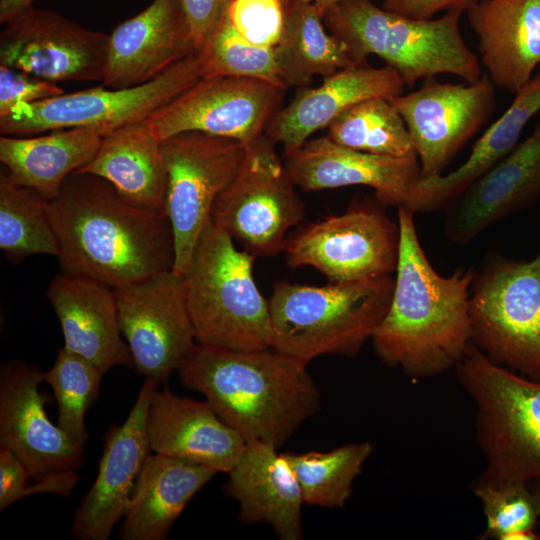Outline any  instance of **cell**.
Here are the masks:
<instances>
[{"label":"cell","instance_id":"6da1fadb","mask_svg":"<svg viewBox=\"0 0 540 540\" xmlns=\"http://www.w3.org/2000/svg\"><path fill=\"white\" fill-rule=\"evenodd\" d=\"M48 211L63 273L117 288L173 268L167 216L129 203L101 177L73 172Z\"/></svg>","mask_w":540,"mask_h":540},{"label":"cell","instance_id":"7a4b0ae2","mask_svg":"<svg viewBox=\"0 0 540 540\" xmlns=\"http://www.w3.org/2000/svg\"><path fill=\"white\" fill-rule=\"evenodd\" d=\"M399 258L389 308L371 341L378 358L412 380L454 369L472 345L470 288L476 271L442 276L419 241L414 214L398 207Z\"/></svg>","mask_w":540,"mask_h":540},{"label":"cell","instance_id":"3957f363","mask_svg":"<svg viewBox=\"0 0 540 540\" xmlns=\"http://www.w3.org/2000/svg\"><path fill=\"white\" fill-rule=\"evenodd\" d=\"M307 365L272 348L237 351L197 342L176 371L246 443L278 448L321 407Z\"/></svg>","mask_w":540,"mask_h":540},{"label":"cell","instance_id":"277c9868","mask_svg":"<svg viewBox=\"0 0 540 540\" xmlns=\"http://www.w3.org/2000/svg\"><path fill=\"white\" fill-rule=\"evenodd\" d=\"M462 13L455 9L436 19L418 20L379 8L371 0H339L325 10L323 22L355 64L376 55L411 89L440 74L466 83L482 77L480 60L460 32Z\"/></svg>","mask_w":540,"mask_h":540},{"label":"cell","instance_id":"5b68a950","mask_svg":"<svg viewBox=\"0 0 540 540\" xmlns=\"http://www.w3.org/2000/svg\"><path fill=\"white\" fill-rule=\"evenodd\" d=\"M391 275L323 286L279 281L269 301L271 348L309 363L354 357L371 339L392 298Z\"/></svg>","mask_w":540,"mask_h":540},{"label":"cell","instance_id":"8992f818","mask_svg":"<svg viewBox=\"0 0 540 540\" xmlns=\"http://www.w3.org/2000/svg\"><path fill=\"white\" fill-rule=\"evenodd\" d=\"M255 258L210 220L183 275L198 343L237 351L271 348L269 301L254 279Z\"/></svg>","mask_w":540,"mask_h":540},{"label":"cell","instance_id":"52a82bcc","mask_svg":"<svg viewBox=\"0 0 540 540\" xmlns=\"http://www.w3.org/2000/svg\"><path fill=\"white\" fill-rule=\"evenodd\" d=\"M454 369L475 405V436L485 458L477 479L540 480V380L494 363L473 343Z\"/></svg>","mask_w":540,"mask_h":540},{"label":"cell","instance_id":"ba28073f","mask_svg":"<svg viewBox=\"0 0 540 540\" xmlns=\"http://www.w3.org/2000/svg\"><path fill=\"white\" fill-rule=\"evenodd\" d=\"M472 343L494 363L540 380V251L531 260L489 254L470 288Z\"/></svg>","mask_w":540,"mask_h":540},{"label":"cell","instance_id":"9c48e42d","mask_svg":"<svg viewBox=\"0 0 540 540\" xmlns=\"http://www.w3.org/2000/svg\"><path fill=\"white\" fill-rule=\"evenodd\" d=\"M201 78L194 53L143 85L122 89L101 85L18 105L0 117V133L33 136L91 127L105 135L119 127L147 120Z\"/></svg>","mask_w":540,"mask_h":540},{"label":"cell","instance_id":"30bf717a","mask_svg":"<svg viewBox=\"0 0 540 540\" xmlns=\"http://www.w3.org/2000/svg\"><path fill=\"white\" fill-rule=\"evenodd\" d=\"M385 208L374 195L356 198L345 212L302 226L286 239L288 265L311 266L335 283L395 273L400 230Z\"/></svg>","mask_w":540,"mask_h":540},{"label":"cell","instance_id":"8fae6325","mask_svg":"<svg viewBox=\"0 0 540 540\" xmlns=\"http://www.w3.org/2000/svg\"><path fill=\"white\" fill-rule=\"evenodd\" d=\"M43 372L22 360L0 369V448L15 454L34 481L29 495L53 493L69 497L80 480L84 448L48 418L39 387Z\"/></svg>","mask_w":540,"mask_h":540},{"label":"cell","instance_id":"7c38bea8","mask_svg":"<svg viewBox=\"0 0 540 540\" xmlns=\"http://www.w3.org/2000/svg\"><path fill=\"white\" fill-rule=\"evenodd\" d=\"M167 170L165 212L174 238L172 270L184 275L218 196L246 155L239 141L190 131L162 141Z\"/></svg>","mask_w":540,"mask_h":540},{"label":"cell","instance_id":"4fadbf2b","mask_svg":"<svg viewBox=\"0 0 540 540\" xmlns=\"http://www.w3.org/2000/svg\"><path fill=\"white\" fill-rule=\"evenodd\" d=\"M275 146L266 135L246 146L238 173L211 213V220L255 257L283 252L288 231L305 215Z\"/></svg>","mask_w":540,"mask_h":540},{"label":"cell","instance_id":"5bb4252c","mask_svg":"<svg viewBox=\"0 0 540 540\" xmlns=\"http://www.w3.org/2000/svg\"><path fill=\"white\" fill-rule=\"evenodd\" d=\"M285 90L257 78H201L147 122L161 141L196 131L248 146L265 135L281 108Z\"/></svg>","mask_w":540,"mask_h":540},{"label":"cell","instance_id":"9a60e30c","mask_svg":"<svg viewBox=\"0 0 540 540\" xmlns=\"http://www.w3.org/2000/svg\"><path fill=\"white\" fill-rule=\"evenodd\" d=\"M112 289L134 368L165 384L197 343L183 276L167 270Z\"/></svg>","mask_w":540,"mask_h":540},{"label":"cell","instance_id":"2e32d148","mask_svg":"<svg viewBox=\"0 0 540 540\" xmlns=\"http://www.w3.org/2000/svg\"><path fill=\"white\" fill-rule=\"evenodd\" d=\"M389 100L410 133L421 179L443 175L459 151L487 123L496 105L495 86L487 74L466 84L428 79L416 91Z\"/></svg>","mask_w":540,"mask_h":540},{"label":"cell","instance_id":"e0dca14e","mask_svg":"<svg viewBox=\"0 0 540 540\" xmlns=\"http://www.w3.org/2000/svg\"><path fill=\"white\" fill-rule=\"evenodd\" d=\"M108 34L30 6L4 23L0 65L53 82H102Z\"/></svg>","mask_w":540,"mask_h":540},{"label":"cell","instance_id":"ac0fdd59","mask_svg":"<svg viewBox=\"0 0 540 540\" xmlns=\"http://www.w3.org/2000/svg\"><path fill=\"white\" fill-rule=\"evenodd\" d=\"M157 386L155 381L145 378L126 420L107 434L96 479L74 516V539L107 540L124 517L137 478L152 451L147 413Z\"/></svg>","mask_w":540,"mask_h":540},{"label":"cell","instance_id":"d6986e66","mask_svg":"<svg viewBox=\"0 0 540 540\" xmlns=\"http://www.w3.org/2000/svg\"><path fill=\"white\" fill-rule=\"evenodd\" d=\"M284 167L306 192L363 185L384 206L404 207L421 179L417 157L381 156L342 147L327 136L284 153Z\"/></svg>","mask_w":540,"mask_h":540},{"label":"cell","instance_id":"ffe728a7","mask_svg":"<svg viewBox=\"0 0 540 540\" xmlns=\"http://www.w3.org/2000/svg\"><path fill=\"white\" fill-rule=\"evenodd\" d=\"M194 53L180 0H153L108 35L101 84L113 89L143 85Z\"/></svg>","mask_w":540,"mask_h":540},{"label":"cell","instance_id":"44dd1931","mask_svg":"<svg viewBox=\"0 0 540 540\" xmlns=\"http://www.w3.org/2000/svg\"><path fill=\"white\" fill-rule=\"evenodd\" d=\"M540 195V121L533 132L445 208L444 230L466 245L501 219L531 206Z\"/></svg>","mask_w":540,"mask_h":540},{"label":"cell","instance_id":"7402d4cb","mask_svg":"<svg viewBox=\"0 0 540 540\" xmlns=\"http://www.w3.org/2000/svg\"><path fill=\"white\" fill-rule=\"evenodd\" d=\"M147 434L157 454L190 461L216 473H228L246 442L224 423L210 404L180 397L168 388L153 391Z\"/></svg>","mask_w":540,"mask_h":540},{"label":"cell","instance_id":"603a6c76","mask_svg":"<svg viewBox=\"0 0 540 540\" xmlns=\"http://www.w3.org/2000/svg\"><path fill=\"white\" fill-rule=\"evenodd\" d=\"M405 87L400 75L387 65L354 64L325 77L316 88L300 89L275 114L265 135L282 145L284 153L293 151L353 105L372 98L391 99Z\"/></svg>","mask_w":540,"mask_h":540},{"label":"cell","instance_id":"cb8c5ba5","mask_svg":"<svg viewBox=\"0 0 540 540\" xmlns=\"http://www.w3.org/2000/svg\"><path fill=\"white\" fill-rule=\"evenodd\" d=\"M46 294L59 320L66 349L104 374L115 366L134 367L129 346L122 338L111 287L62 272L51 280Z\"/></svg>","mask_w":540,"mask_h":540},{"label":"cell","instance_id":"d4e9b609","mask_svg":"<svg viewBox=\"0 0 540 540\" xmlns=\"http://www.w3.org/2000/svg\"><path fill=\"white\" fill-rule=\"evenodd\" d=\"M466 12L487 76L514 95L540 65V0H479Z\"/></svg>","mask_w":540,"mask_h":540},{"label":"cell","instance_id":"484cf974","mask_svg":"<svg viewBox=\"0 0 540 540\" xmlns=\"http://www.w3.org/2000/svg\"><path fill=\"white\" fill-rule=\"evenodd\" d=\"M271 443L252 441L227 473L226 495L239 503L244 524L265 522L279 539L303 538L301 487L290 464Z\"/></svg>","mask_w":540,"mask_h":540},{"label":"cell","instance_id":"4316f807","mask_svg":"<svg viewBox=\"0 0 540 540\" xmlns=\"http://www.w3.org/2000/svg\"><path fill=\"white\" fill-rule=\"evenodd\" d=\"M77 172L101 177L129 203L166 216L167 170L162 141L147 120L103 135L93 158Z\"/></svg>","mask_w":540,"mask_h":540},{"label":"cell","instance_id":"83f0119b","mask_svg":"<svg viewBox=\"0 0 540 540\" xmlns=\"http://www.w3.org/2000/svg\"><path fill=\"white\" fill-rule=\"evenodd\" d=\"M539 111L540 70L514 94L510 106L485 130L466 161L450 173L420 179L404 207L413 213L445 209L515 148Z\"/></svg>","mask_w":540,"mask_h":540},{"label":"cell","instance_id":"f1b7e54d","mask_svg":"<svg viewBox=\"0 0 540 540\" xmlns=\"http://www.w3.org/2000/svg\"><path fill=\"white\" fill-rule=\"evenodd\" d=\"M215 471L182 459L149 455L124 514L123 540H164L174 522Z\"/></svg>","mask_w":540,"mask_h":540},{"label":"cell","instance_id":"f546056e","mask_svg":"<svg viewBox=\"0 0 540 540\" xmlns=\"http://www.w3.org/2000/svg\"><path fill=\"white\" fill-rule=\"evenodd\" d=\"M103 133L77 127L33 136L0 137V161L16 183L29 187L48 202L55 199L67 177L97 152Z\"/></svg>","mask_w":540,"mask_h":540},{"label":"cell","instance_id":"4dcf8cb0","mask_svg":"<svg viewBox=\"0 0 540 540\" xmlns=\"http://www.w3.org/2000/svg\"><path fill=\"white\" fill-rule=\"evenodd\" d=\"M279 74L286 85L304 88L354 65L346 46L326 31L314 0H290L284 7L280 38L273 47Z\"/></svg>","mask_w":540,"mask_h":540},{"label":"cell","instance_id":"1f68e13d","mask_svg":"<svg viewBox=\"0 0 540 540\" xmlns=\"http://www.w3.org/2000/svg\"><path fill=\"white\" fill-rule=\"evenodd\" d=\"M0 249L11 261L28 256L58 255L48 201L35 190L0 174Z\"/></svg>","mask_w":540,"mask_h":540},{"label":"cell","instance_id":"d6a6232c","mask_svg":"<svg viewBox=\"0 0 540 540\" xmlns=\"http://www.w3.org/2000/svg\"><path fill=\"white\" fill-rule=\"evenodd\" d=\"M374 450L369 441L348 443L328 452L284 453L301 487L304 503L342 508L353 482Z\"/></svg>","mask_w":540,"mask_h":540},{"label":"cell","instance_id":"836d02e7","mask_svg":"<svg viewBox=\"0 0 540 540\" xmlns=\"http://www.w3.org/2000/svg\"><path fill=\"white\" fill-rule=\"evenodd\" d=\"M327 128L326 136L345 148L396 158L417 157L407 126L389 99L357 103Z\"/></svg>","mask_w":540,"mask_h":540},{"label":"cell","instance_id":"e575fe53","mask_svg":"<svg viewBox=\"0 0 540 540\" xmlns=\"http://www.w3.org/2000/svg\"><path fill=\"white\" fill-rule=\"evenodd\" d=\"M104 373L82 356L59 349L43 382L52 388L58 407L57 425L75 443L85 446L87 410L99 396Z\"/></svg>","mask_w":540,"mask_h":540},{"label":"cell","instance_id":"d590c367","mask_svg":"<svg viewBox=\"0 0 540 540\" xmlns=\"http://www.w3.org/2000/svg\"><path fill=\"white\" fill-rule=\"evenodd\" d=\"M202 78L238 76L262 79L287 88L278 70L274 49L244 39L229 15L196 52Z\"/></svg>","mask_w":540,"mask_h":540},{"label":"cell","instance_id":"8d00e7d4","mask_svg":"<svg viewBox=\"0 0 540 540\" xmlns=\"http://www.w3.org/2000/svg\"><path fill=\"white\" fill-rule=\"evenodd\" d=\"M471 490L481 502L486 518L481 539L504 540L516 531L535 530L538 517L528 484H494L475 479Z\"/></svg>","mask_w":540,"mask_h":540},{"label":"cell","instance_id":"74e56055","mask_svg":"<svg viewBox=\"0 0 540 540\" xmlns=\"http://www.w3.org/2000/svg\"><path fill=\"white\" fill-rule=\"evenodd\" d=\"M229 19L251 44L273 48L282 32L284 5L280 0H234Z\"/></svg>","mask_w":540,"mask_h":540},{"label":"cell","instance_id":"f35d334b","mask_svg":"<svg viewBox=\"0 0 540 540\" xmlns=\"http://www.w3.org/2000/svg\"><path fill=\"white\" fill-rule=\"evenodd\" d=\"M63 93L57 83L0 65V117L18 105L43 101Z\"/></svg>","mask_w":540,"mask_h":540},{"label":"cell","instance_id":"ab89813d","mask_svg":"<svg viewBox=\"0 0 540 540\" xmlns=\"http://www.w3.org/2000/svg\"><path fill=\"white\" fill-rule=\"evenodd\" d=\"M234 0H180L190 26L195 51L228 17Z\"/></svg>","mask_w":540,"mask_h":540},{"label":"cell","instance_id":"60d3db41","mask_svg":"<svg viewBox=\"0 0 540 540\" xmlns=\"http://www.w3.org/2000/svg\"><path fill=\"white\" fill-rule=\"evenodd\" d=\"M30 473L11 451L0 448V510L25 497Z\"/></svg>","mask_w":540,"mask_h":540},{"label":"cell","instance_id":"b9f144b4","mask_svg":"<svg viewBox=\"0 0 540 540\" xmlns=\"http://www.w3.org/2000/svg\"><path fill=\"white\" fill-rule=\"evenodd\" d=\"M479 0H384L385 10L418 20L432 19L440 11H466Z\"/></svg>","mask_w":540,"mask_h":540},{"label":"cell","instance_id":"7bdbcfd3","mask_svg":"<svg viewBox=\"0 0 540 540\" xmlns=\"http://www.w3.org/2000/svg\"><path fill=\"white\" fill-rule=\"evenodd\" d=\"M35 0H0V22L6 23L11 18L33 6Z\"/></svg>","mask_w":540,"mask_h":540},{"label":"cell","instance_id":"ee69618b","mask_svg":"<svg viewBox=\"0 0 540 540\" xmlns=\"http://www.w3.org/2000/svg\"><path fill=\"white\" fill-rule=\"evenodd\" d=\"M530 490L532 492L534 503L536 507L538 525L540 526V480L532 481L529 484Z\"/></svg>","mask_w":540,"mask_h":540},{"label":"cell","instance_id":"f6af8a7d","mask_svg":"<svg viewBox=\"0 0 540 540\" xmlns=\"http://www.w3.org/2000/svg\"><path fill=\"white\" fill-rule=\"evenodd\" d=\"M339 0H314L317 8L323 15L326 9H328L330 6H332L334 3H336Z\"/></svg>","mask_w":540,"mask_h":540},{"label":"cell","instance_id":"bcb514c9","mask_svg":"<svg viewBox=\"0 0 540 540\" xmlns=\"http://www.w3.org/2000/svg\"><path fill=\"white\" fill-rule=\"evenodd\" d=\"M280 1L283 3V5H284V7H285V6L288 4V2H289L290 0H280Z\"/></svg>","mask_w":540,"mask_h":540}]
</instances>
